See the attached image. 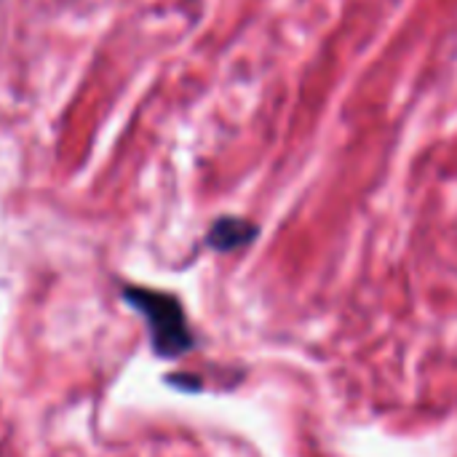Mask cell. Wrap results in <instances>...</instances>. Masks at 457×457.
<instances>
[{"label":"cell","instance_id":"6da1fadb","mask_svg":"<svg viewBox=\"0 0 457 457\" xmlns=\"http://www.w3.org/2000/svg\"><path fill=\"white\" fill-rule=\"evenodd\" d=\"M120 297L145 319L150 335V351L158 359L174 361L195 348V335L190 329L185 305L177 295L142 284H123Z\"/></svg>","mask_w":457,"mask_h":457},{"label":"cell","instance_id":"3957f363","mask_svg":"<svg viewBox=\"0 0 457 457\" xmlns=\"http://www.w3.org/2000/svg\"><path fill=\"white\" fill-rule=\"evenodd\" d=\"M166 383H169L171 388H179L182 394H198V391L204 388V383H201L198 378L187 375V372H182V375H169Z\"/></svg>","mask_w":457,"mask_h":457},{"label":"cell","instance_id":"7a4b0ae2","mask_svg":"<svg viewBox=\"0 0 457 457\" xmlns=\"http://www.w3.org/2000/svg\"><path fill=\"white\" fill-rule=\"evenodd\" d=\"M260 225L246 220V217H236V214H225V217H217L209 230H206V238L204 244L217 252V254H233V252H241L246 246H252L257 238H260Z\"/></svg>","mask_w":457,"mask_h":457}]
</instances>
